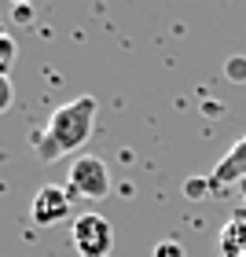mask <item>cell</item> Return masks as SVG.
<instances>
[{
  "label": "cell",
  "instance_id": "obj_1",
  "mask_svg": "<svg viewBox=\"0 0 246 257\" xmlns=\"http://www.w3.org/2000/svg\"><path fill=\"white\" fill-rule=\"evenodd\" d=\"M96 114H99V103L96 96H77L63 103L59 110L48 118L41 136H33V147H37V158L41 162H59L70 151L85 147V140L92 136V125H96Z\"/></svg>",
  "mask_w": 246,
  "mask_h": 257
},
{
  "label": "cell",
  "instance_id": "obj_2",
  "mask_svg": "<svg viewBox=\"0 0 246 257\" xmlns=\"http://www.w3.org/2000/svg\"><path fill=\"white\" fill-rule=\"evenodd\" d=\"M70 239L81 257H110L114 246V228L107 217L99 213H77L74 224H70Z\"/></svg>",
  "mask_w": 246,
  "mask_h": 257
},
{
  "label": "cell",
  "instance_id": "obj_3",
  "mask_svg": "<svg viewBox=\"0 0 246 257\" xmlns=\"http://www.w3.org/2000/svg\"><path fill=\"white\" fill-rule=\"evenodd\" d=\"M70 191L81 195V198H103V195L110 191L107 162L96 158V155H81V158H74V166H70Z\"/></svg>",
  "mask_w": 246,
  "mask_h": 257
},
{
  "label": "cell",
  "instance_id": "obj_4",
  "mask_svg": "<svg viewBox=\"0 0 246 257\" xmlns=\"http://www.w3.org/2000/svg\"><path fill=\"white\" fill-rule=\"evenodd\" d=\"M70 198H74V191L59 188V184H44V188H37V195L30 202V220L41 228L59 224V220L70 217Z\"/></svg>",
  "mask_w": 246,
  "mask_h": 257
},
{
  "label": "cell",
  "instance_id": "obj_5",
  "mask_svg": "<svg viewBox=\"0 0 246 257\" xmlns=\"http://www.w3.org/2000/svg\"><path fill=\"white\" fill-rule=\"evenodd\" d=\"M246 180V136H239L235 144H231L228 151H224V158L213 166V173L206 177V184H209V191H228L231 184H242Z\"/></svg>",
  "mask_w": 246,
  "mask_h": 257
},
{
  "label": "cell",
  "instance_id": "obj_6",
  "mask_svg": "<svg viewBox=\"0 0 246 257\" xmlns=\"http://www.w3.org/2000/svg\"><path fill=\"white\" fill-rule=\"evenodd\" d=\"M220 257H246V209H235L220 228Z\"/></svg>",
  "mask_w": 246,
  "mask_h": 257
},
{
  "label": "cell",
  "instance_id": "obj_7",
  "mask_svg": "<svg viewBox=\"0 0 246 257\" xmlns=\"http://www.w3.org/2000/svg\"><path fill=\"white\" fill-rule=\"evenodd\" d=\"M15 59H19V44H15V37H11L8 30H0V74L11 77V66H15Z\"/></svg>",
  "mask_w": 246,
  "mask_h": 257
},
{
  "label": "cell",
  "instance_id": "obj_8",
  "mask_svg": "<svg viewBox=\"0 0 246 257\" xmlns=\"http://www.w3.org/2000/svg\"><path fill=\"white\" fill-rule=\"evenodd\" d=\"M11 103H15V85H11L8 74H0V114H8Z\"/></svg>",
  "mask_w": 246,
  "mask_h": 257
},
{
  "label": "cell",
  "instance_id": "obj_9",
  "mask_svg": "<svg viewBox=\"0 0 246 257\" xmlns=\"http://www.w3.org/2000/svg\"><path fill=\"white\" fill-rule=\"evenodd\" d=\"M155 257H184V246H180V242H173V239H166V242H158V246H155Z\"/></svg>",
  "mask_w": 246,
  "mask_h": 257
},
{
  "label": "cell",
  "instance_id": "obj_10",
  "mask_svg": "<svg viewBox=\"0 0 246 257\" xmlns=\"http://www.w3.org/2000/svg\"><path fill=\"white\" fill-rule=\"evenodd\" d=\"M206 191H209L206 180H187V195H191V198H202Z\"/></svg>",
  "mask_w": 246,
  "mask_h": 257
},
{
  "label": "cell",
  "instance_id": "obj_11",
  "mask_svg": "<svg viewBox=\"0 0 246 257\" xmlns=\"http://www.w3.org/2000/svg\"><path fill=\"white\" fill-rule=\"evenodd\" d=\"M231 81H246V59H231Z\"/></svg>",
  "mask_w": 246,
  "mask_h": 257
},
{
  "label": "cell",
  "instance_id": "obj_12",
  "mask_svg": "<svg viewBox=\"0 0 246 257\" xmlns=\"http://www.w3.org/2000/svg\"><path fill=\"white\" fill-rule=\"evenodd\" d=\"M239 191H242V202H246V180H242V184H239Z\"/></svg>",
  "mask_w": 246,
  "mask_h": 257
},
{
  "label": "cell",
  "instance_id": "obj_13",
  "mask_svg": "<svg viewBox=\"0 0 246 257\" xmlns=\"http://www.w3.org/2000/svg\"><path fill=\"white\" fill-rule=\"evenodd\" d=\"M19 4H26V0H19Z\"/></svg>",
  "mask_w": 246,
  "mask_h": 257
}]
</instances>
